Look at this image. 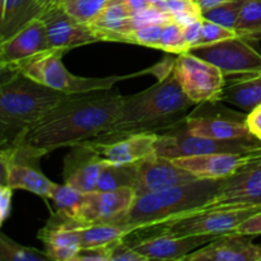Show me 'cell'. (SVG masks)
<instances>
[{
	"mask_svg": "<svg viewBox=\"0 0 261 261\" xmlns=\"http://www.w3.org/2000/svg\"><path fill=\"white\" fill-rule=\"evenodd\" d=\"M261 155V148L246 153H211L171 160L199 180H222Z\"/></svg>",
	"mask_w": 261,
	"mask_h": 261,
	"instance_id": "15",
	"label": "cell"
},
{
	"mask_svg": "<svg viewBox=\"0 0 261 261\" xmlns=\"http://www.w3.org/2000/svg\"><path fill=\"white\" fill-rule=\"evenodd\" d=\"M260 204L261 155L250 161L229 177L223 178L217 195L205 208H232Z\"/></svg>",
	"mask_w": 261,
	"mask_h": 261,
	"instance_id": "10",
	"label": "cell"
},
{
	"mask_svg": "<svg viewBox=\"0 0 261 261\" xmlns=\"http://www.w3.org/2000/svg\"><path fill=\"white\" fill-rule=\"evenodd\" d=\"M166 10L181 27L201 18V9L196 0H166Z\"/></svg>",
	"mask_w": 261,
	"mask_h": 261,
	"instance_id": "32",
	"label": "cell"
},
{
	"mask_svg": "<svg viewBox=\"0 0 261 261\" xmlns=\"http://www.w3.org/2000/svg\"><path fill=\"white\" fill-rule=\"evenodd\" d=\"M51 48L69 51L89 43L99 42L98 35L89 23L71 17L63 5L48 9L41 14Z\"/></svg>",
	"mask_w": 261,
	"mask_h": 261,
	"instance_id": "12",
	"label": "cell"
},
{
	"mask_svg": "<svg viewBox=\"0 0 261 261\" xmlns=\"http://www.w3.org/2000/svg\"><path fill=\"white\" fill-rule=\"evenodd\" d=\"M0 261H50L45 251L23 246L0 232Z\"/></svg>",
	"mask_w": 261,
	"mask_h": 261,
	"instance_id": "28",
	"label": "cell"
},
{
	"mask_svg": "<svg viewBox=\"0 0 261 261\" xmlns=\"http://www.w3.org/2000/svg\"><path fill=\"white\" fill-rule=\"evenodd\" d=\"M74 261H110V245L98 247H81Z\"/></svg>",
	"mask_w": 261,
	"mask_h": 261,
	"instance_id": "38",
	"label": "cell"
},
{
	"mask_svg": "<svg viewBox=\"0 0 261 261\" xmlns=\"http://www.w3.org/2000/svg\"><path fill=\"white\" fill-rule=\"evenodd\" d=\"M79 223L76 219L56 211L38 231L37 237L42 241L43 247L50 260L74 261L81 250V240L78 234Z\"/></svg>",
	"mask_w": 261,
	"mask_h": 261,
	"instance_id": "16",
	"label": "cell"
},
{
	"mask_svg": "<svg viewBox=\"0 0 261 261\" xmlns=\"http://www.w3.org/2000/svg\"><path fill=\"white\" fill-rule=\"evenodd\" d=\"M84 194L86 193H82L65 182L63 185L56 184L51 193L50 200H53L54 205L56 206V211L66 214L70 218L76 219L79 209L83 203Z\"/></svg>",
	"mask_w": 261,
	"mask_h": 261,
	"instance_id": "29",
	"label": "cell"
},
{
	"mask_svg": "<svg viewBox=\"0 0 261 261\" xmlns=\"http://www.w3.org/2000/svg\"><path fill=\"white\" fill-rule=\"evenodd\" d=\"M194 102L170 73L149 88L124 96L121 114L109 134H163L182 124Z\"/></svg>",
	"mask_w": 261,
	"mask_h": 261,
	"instance_id": "2",
	"label": "cell"
},
{
	"mask_svg": "<svg viewBox=\"0 0 261 261\" xmlns=\"http://www.w3.org/2000/svg\"><path fill=\"white\" fill-rule=\"evenodd\" d=\"M160 50L171 54H182L189 51V46L186 43L182 33V27L175 20L166 23L163 25L162 36H161Z\"/></svg>",
	"mask_w": 261,
	"mask_h": 261,
	"instance_id": "33",
	"label": "cell"
},
{
	"mask_svg": "<svg viewBox=\"0 0 261 261\" xmlns=\"http://www.w3.org/2000/svg\"><path fill=\"white\" fill-rule=\"evenodd\" d=\"M69 2H71V0H63V3H61V5L65 4V3H69Z\"/></svg>",
	"mask_w": 261,
	"mask_h": 261,
	"instance_id": "51",
	"label": "cell"
},
{
	"mask_svg": "<svg viewBox=\"0 0 261 261\" xmlns=\"http://www.w3.org/2000/svg\"><path fill=\"white\" fill-rule=\"evenodd\" d=\"M251 237L223 234L186 255L182 261H261V245H255Z\"/></svg>",
	"mask_w": 261,
	"mask_h": 261,
	"instance_id": "18",
	"label": "cell"
},
{
	"mask_svg": "<svg viewBox=\"0 0 261 261\" xmlns=\"http://www.w3.org/2000/svg\"><path fill=\"white\" fill-rule=\"evenodd\" d=\"M9 143H12L10 142L9 139H8L7 137H5L4 134H3L2 132H0V145H5V144H9Z\"/></svg>",
	"mask_w": 261,
	"mask_h": 261,
	"instance_id": "48",
	"label": "cell"
},
{
	"mask_svg": "<svg viewBox=\"0 0 261 261\" xmlns=\"http://www.w3.org/2000/svg\"><path fill=\"white\" fill-rule=\"evenodd\" d=\"M259 148H261V140L259 138L218 140L193 135L188 132L184 121L175 129L157 135L154 153L167 160H175L180 157L211 154V153H246Z\"/></svg>",
	"mask_w": 261,
	"mask_h": 261,
	"instance_id": "7",
	"label": "cell"
},
{
	"mask_svg": "<svg viewBox=\"0 0 261 261\" xmlns=\"http://www.w3.org/2000/svg\"><path fill=\"white\" fill-rule=\"evenodd\" d=\"M246 122L250 132L261 140V110L255 109L254 111L250 112L246 117Z\"/></svg>",
	"mask_w": 261,
	"mask_h": 261,
	"instance_id": "42",
	"label": "cell"
},
{
	"mask_svg": "<svg viewBox=\"0 0 261 261\" xmlns=\"http://www.w3.org/2000/svg\"><path fill=\"white\" fill-rule=\"evenodd\" d=\"M137 166L138 177L134 188L137 196L199 180L171 160L160 157L155 153L138 161Z\"/></svg>",
	"mask_w": 261,
	"mask_h": 261,
	"instance_id": "17",
	"label": "cell"
},
{
	"mask_svg": "<svg viewBox=\"0 0 261 261\" xmlns=\"http://www.w3.org/2000/svg\"><path fill=\"white\" fill-rule=\"evenodd\" d=\"M233 78V81L226 79L219 101L228 102L249 112L254 111L261 105V74Z\"/></svg>",
	"mask_w": 261,
	"mask_h": 261,
	"instance_id": "23",
	"label": "cell"
},
{
	"mask_svg": "<svg viewBox=\"0 0 261 261\" xmlns=\"http://www.w3.org/2000/svg\"><path fill=\"white\" fill-rule=\"evenodd\" d=\"M10 153L12 148L9 144L0 145V185H8V171H9Z\"/></svg>",
	"mask_w": 261,
	"mask_h": 261,
	"instance_id": "41",
	"label": "cell"
},
{
	"mask_svg": "<svg viewBox=\"0 0 261 261\" xmlns=\"http://www.w3.org/2000/svg\"><path fill=\"white\" fill-rule=\"evenodd\" d=\"M42 13V8L36 0H5L0 22V42L17 33L33 19L40 18Z\"/></svg>",
	"mask_w": 261,
	"mask_h": 261,
	"instance_id": "24",
	"label": "cell"
},
{
	"mask_svg": "<svg viewBox=\"0 0 261 261\" xmlns=\"http://www.w3.org/2000/svg\"><path fill=\"white\" fill-rule=\"evenodd\" d=\"M65 50L50 48L47 51L32 56L17 65L19 73L32 81L65 94L87 93V92L110 89L124 79L144 74L143 71L130 75H112L106 78H86L70 73L63 64Z\"/></svg>",
	"mask_w": 261,
	"mask_h": 261,
	"instance_id": "5",
	"label": "cell"
},
{
	"mask_svg": "<svg viewBox=\"0 0 261 261\" xmlns=\"http://www.w3.org/2000/svg\"><path fill=\"white\" fill-rule=\"evenodd\" d=\"M122 102L124 96L112 88L66 94L19 135L45 154L70 148L109 132L119 120Z\"/></svg>",
	"mask_w": 261,
	"mask_h": 261,
	"instance_id": "1",
	"label": "cell"
},
{
	"mask_svg": "<svg viewBox=\"0 0 261 261\" xmlns=\"http://www.w3.org/2000/svg\"><path fill=\"white\" fill-rule=\"evenodd\" d=\"M233 31L247 41L261 40V0H245Z\"/></svg>",
	"mask_w": 261,
	"mask_h": 261,
	"instance_id": "27",
	"label": "cell"
},
{
	"mask_svg": "<svg viewBox=\"0 0 261 261\" xmlns=\"http://www.w3.org/2000/svg\"><path fill=\"white\" fill-rule=\"evenodd\" d=\"M138 177L137 162L126 165L106 162L97 178L96 190L110 191L129 188L134 190Z\"/></svg>",
	"mask_w": 261,
	"mask_h": 261,
	"instance_id": "26",
	"label": "cell"
},
{
	"mask_svg": "<svg viewBox=\"0 0 261 261\" xmlns=\"http://www.w3.org/2000/svg\"><path fill=\"white\" fill-rule=\"evenodd\" d=\"M105 163L106 162L84 143L73 145L64 160V182L82 193L96 190L97 178Z\"/></svg>",
	"mask_w": 261,
	"mask_h": 261,
	"instance_id": "19",
	"label": "cell"
},
{
	"mask_svg": "<svg viewBox=\"0 0 261 261\" xmlns=\"http://www.w3.org/2000/svg\"><path fill=\"white\" fill-rule=\"evenodd\" d=\"M234 36H236L234 31L228 30V28L223 27V25L217 24V23L211 22V20H206L203 18L201 37L198 46L211 45V43L219 42V41H223L226 40V38L234 37Z\"/></svg>",
	"mask_w": 261,
	"mask_h": 261,
	"instance_id": "36",
	"label": "cell"
},
{
	"mask_svg": "<svg viewBox=\"0 0 261 261\" xmlns=\"http://www.w3.org/2000/svg\"><path fill=\"white\" fill-rule=\"evenodd\" d=\"M65 96L18 73L0 84V132L13 142Z\"/></svg>",
	"mask_w": 261,
	"mask_h": 261,
	"instance_id": "4",
	"label": "cell"
},
{
	"mask_svg": "<svg viewBox=\"0 0 261 261\" xmlns=\"http://www.w3.org/2000/svg\"><path fill=\"white\" fill-rule=\"evenodd\" d=\"M201 27H203V18H199V19L189 23V24L182 25V33L189 46V50L191 47L198 46L201 37Z\"/></svg>",
	"mask_w": 261,
	"mask_h": 261,
	"instance_id": "39",
	"label": "cell"
},
{
	"mask_svg": "<svg viewBox=\"0 0 261 261\" xmlns=\"http://www.w3.org/2000/svg\"><path fill=\"white\" fill-rule=\"evenodd\" d=\"M45 23L36 18L27 25L0 42V60L17 66L22 61L50 50Z\"/></svg>",
	"mask_w": 261,
	"mask_h": 261,
	"instance_id": "20",
	"label": "cell"
},
{
	"mask_svg": "<svg viewBox=\"0 0 261 261\" xmlns=\"http://www.w3.org/2000/svg\"><path fill=\"white\" fill-rule=\"evenodd\" d=\"M246 117L229 119L224 116H203V115L191 114L186 116L185 126L190 134L212 138V139L237 140L256 138L250 132Z\"/></svg>",
	"mask_w": 261,
	"mask_h": 261,
	"instance_id": "21",
	"label": "cell"
},
{
	"mask_svg": "<svg viewBox=\"0 0 261 261\" xmlns=\"http://www.w3.org/2000/svg\"><path fill=\"white\" fill-rule=\"evenodd\" d=\"M18 73H19V70H18L17 66L0 60V84L7 83L8 81L14 78Z\"/></svg>",
	"mask_w": 261,
	"mask_h": 261,
	"instance_id": "43",
	"label": "cell"
},
{
	"mask_svg": "<svg viewBox=\"0 0 261 261\" xmlns=\"http://www.w3.org/2000/svg\"><path fill=\"white\" fill-rule=\"evenodd\" d=\"M5 221H7V217H5L4 213H3V212L0 211V227L3 226V223H4Z\"/></svg>",
	"mask_w": 261,
	"mask_h": 261,
	"instance_id": "50",
	"label": "cell"
},
{
	"mask_svg": "<svg viewBox=\"0 0 261 261\" xmlns=\"http://www.w3.org/2000/svg\"><path fill=\"white\" fill-rule=\"evenodd\" d=\"M148 3H149L152 7L160 8V9L166 10V0H148ZM166 12H167V10H166Z\"/></svg>",
	"mask_w": 261,
	"mask_h": 261,
	"instance_id": "47",
	"label": "cell"
},
{
	"mask_svg": "<svg viewBox=\"0 0 261 261\" xmlns=\"http://www.w3.org/2000/svg\"><path fill=\"white\" fill-rule=\"evenodd\" d=\"M126 3L127 8L132 12V14H135L138 12H142V10L147 9V8L152 7V5L148 3V0H124Z\"/></svg>",
	"mask_w": 261,
	"mask_h": 261,
	"instance_id": "44",
	"label": "cell"
},
{
	"mask_svg": "<svg viewBox=\"0 0 261 261\" xmlns=\"http://www.w3.org/2000/svg\"><path fill=\"white\" fill-rule=\"evenodd\" d=\"M260 211L261 204L232 208H203L137 232H165L175 236L209 234L218 237L227 233H234L242 222Z\"/></svg>",
	"mask_w": 261,
	"mask_h": 261,
	"instance_id": "6",
	"label": "cell"
},
{
	"mask_svg": "<svg viewBox=\"0 0 261 261\" xmlns=\"http://www.w3.org/2000/svg\"><path fill=\"white\" fill-rule=\"evenodd\" d=\"M158 134L116 135L103 133L98 137L84 142L105 162L126 165L142 161L154 153Z\"/></svg>",
	"mask_w": 261,
	"mask_h": 261,
	"instance_id": "11",
	"label": "cell"
},
{
	"mask_svg": "<svg viewBox=\"0 0 261 261\" xmlns=\"http://www.w3.org/2000/svg\"><path fill=\"white\" fill-rule=\"evenodd\" d=\"M135 196V191L129 188L89 191L84 194L76 221L82 224L117 223L132 208Z\"/></svg>",
	"mask_w": 261,
	"mask_h": 261,
	"instance_id": "13",
	"label": "cell"
},
{
	"mask_svg": "<svg viewBox=\"0 0 261 261\" xmlns=\"http://www.w3.org/2000/svg\"><path fill=\"white\" fill-rule=\"evenodd\" d=\"M234 233L244 234V236H257V234H261V211L252 214L250 218L242 222L236 228Z\"/></svg>",
	"mask_w": 261,
	"mask_h": 261,
	"instance_id": "40",
	"label": "cell"
},
{
	"mask_svg": "<svg viewBox=\"0 0 261 261\" xmlns=\"http://www.w3.org/2000/svg\"><path fill=\"white\" fill-rule=\"evenodd\" d=\"M36 3L42 8L43 12H46V10L53 9V8L61 5L63 0H36Z\"/></svg>",
	"mask_w": 261,
	"mask_h": 261,
	"instance_id": "46",
	"label": "cell"
},
{
	"mask_svg": "<svg viewBox=\"0 0 261 261\" xmlns=\"http://www.w3.org/2000/svg\"><path fill=\"white\" fill-rule=\"evenodd\" d=\"M133 25L134 28L140 27V25L147 24H166V23L173 20L172 14L166 10L160 9L155 7H149L147 9L138 12L133 14Z\"/></svg>",
	"mask_w": 261,
	"mask_h": 261,
	"instance_id": "35",
	"label": "cell"
},
{
	"mask_svg": "<svg viewBox=\"0 0 261 261\" xmlns=\"http://www.w3.org/2000/svg\"><path fill=\"white\" fill-rule=\"evenodd\" d=\"M56 184L48 180L40 170V162L10 158L8 186L13 190H25L36 194L43 200H50Z\"/></svg>",
	"mask_w": 261,
	"mask_h": 261,
	"instance_id": "22",
	"label": "cell"
},
{
	"mask_svg": "<svg viewBox=\"0 0 261 261\" xmlns=\"http://www.w3.org/2000/svg\"><path fill=\"white\" fill-rule=\"evenodd\" d=\"M4 5H5V0H0V22H2L3 13H4Z\"/></svg>",
	"mask_w": 261,
	"mask_h": 261,
	"instance_id": "49",
	"label": "cell"
},
{
	"mask_svg": "<svg viewBox=\"0 0 261 261\" xmlns=\"http://www.w3.org/2000/svg\"><path fill=\"white\" fill-rule=\"evenodd\" d=\"M165 24H147L134 28L127 32L126 43L145 46V47L160 50L161 36Z\"/></svg>",
	"mask_w": 261,
	"mask_h": 261,
	"instance_id": "34",
	"label": "cell"
},
{
	"mask_svg": "<svg viewBox=\"0 0 261 261\" xmlns=\"http://www.w3.org/2000/svg\"><path fill=\"white\" fill-rule=\"evenodd\" d=\"M244 4L245 0H229V2L201 12V18L233 31Z\"/></svg>",
	"mask_w": 261,
	"mask_h": 261,
	"instance_id": "30",
	"label": "cell"
},
{
	"mask_svg": "<svg viewBox=\"0 0 261 261\" xmlns=\"http://www.w3.org/2000/svg\"><path fill=\"white\" fill-rule=\"evenodd\" d=\"M260 74H261V73H260Z\"/></svg>",
	"mask_w": 261,
	"mask_h": 261,
	"instance_id": "53",
	"label": "cell"
},
{
	"mask_svg": "<svg viewBox=\"0 0 261 261\" xmlns=\"http://www.w3.org/2000/svg\"><path fill=\"white\" fill-rule=\"evenodd\" d=\"M110 0H71L63 4L64 9L83 23H92Z\"/></svg>",
	"mask_w": 261,
	"mask_h": 261,
	"instance_id": "31",
	"label": "cell"
},
{
	"mask_svg": "<svg viewBox=\"0 0 261 261\" xmlns=\"http://www.w3.org/2000/svg\"><path fill=\"white\" fill-rule=\"evenodd\" d=\"M134 233V228L120 223L81 224L78 227L81 247L109 246Z\"/></svg>",
	"mask_w": 261,
	"mask_h": 261,
	"instance_id": "25",
	"label": "cell"
},
{
	"mask_svg": "<svg viewBox=\"0 0 261 261\" xmlns=\"http://www.w3.org/2000/svg\"><path fill=\"white\" fill-rule=\"evenodd\" d=\"M257 109H260V110H261V105H260V106H259V107H257Z\"/></svg>",
	"mask_w": 261,
	"mask_h": 261,
	"instance_id": "52",
	"label": "cell"
},
{
	"mask_svg": "<svg viewBox=\"0 0 261 261\" xmlns=\"http://www.w3.org/2000/svg\"><path fill=\"white\" fill-rule=\"evenodd\" d=\"M110 261H148L135 251L125 239L110 245Z\"/></svg>",
	"mask_w": 261,
	"mask_h": 261,
	"instance_id": "37",
	"label": "cell"
},
{
	"mask_svg": "<svg viewBox=\"0 0 261 261\" xmlns=\"http://www.w3.org/2000/svg\"><path fill=\"white\" fill-rule=\"evenodd\" d=\"M196 2H198L199 7H200L201 12H204V10H208L211 9V8L217 7V5L229 2V0H196Z\"/></svg>",
	"mask_w": 261,
	"mask_h": 261,
	"instance_id": "45",
	"label": "cell"
},
{
	"mask_svg": "<svg viewBox=\"0 0 261 261\" xmlns=\"http://www.w3.org/2000/svg\"><path fill=\"white\" fill-rule=\"evenodd\" d=\"M251 41L234 36L211 45L191 47L189 53L213 64L226 78L261 73V53Z\"/></svg>",
	"mask_w": 261,
	"mask_h": 261,
	"instance_id": "9",
	"label": "cell"
},
{
	"mask_svg": "<svg viewBox=\"0 0 261 261\" xmlns=\"http://www.w3.org/2000/svg\"><path fill=\"white\" fill-rule=\"evenodd\" d=\"M219 237V236H218ZM217 236L191 234L175 236L165 232H152L148 237L132 240L130 246L147 260H184L186 255L213 241Z\"/></svg>",
	"mask_w": 261,
	"mask_h": 261,
	"instance_id": "14",
	"label": "cell"
},
{
	"mask_svg": "<svg viewBox=\"0 0 261 261\" xmlns=\"http://www.w3.org/2000/svg\"><path fill=\"white\" fill-rule=\"evenodd\" d=\"M173 74L186 96L195 105L219 101L226 76L213 64L193 55L189 51L175 59Z\"/></svg>",
	"mask_w": 261,
	"mask_h": 261,
	"instance_id": "8",
	"label": "cell"
},
{
	"mask_svg": "<svg viewBox=\"0 0 261 261\" xmlns=\"http://www.w3.org/2000/svg\"><path fill=\"white\" fill-rule=\"evenodd\" d=\"M222 180H195L135 196L132 208L117 223L137 232L205 208L218 193Z\"/></svg>",
	"mask_w": 261,
	"mask_h": 261,
	"instance_id": "3",
	"label": "cell"
}]
</instances>
